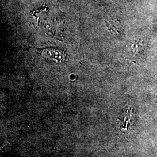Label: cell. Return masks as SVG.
<instances>
[{
    "instance_id": "obj_2",
    "label": "cell",
    "mask_w": 157,
    "mask_h": 157,
    "mask_svg": "<svg viewBox=\"0 0 157 157\" xmlns=\"http://www.w3.org/2000/svg\"><path fill=\"white\" fill-rule=\"evenodd\" d=\"M47 12H48V9L45 8V7L41 8L34 10L32 12V15L36 22H39L41 19H41V17H45Z\"/></svg>"
},
{
    "instance_id": "obj_1",
    "label": "cell",
    "mask_w": 157,
    "mask_h": 157,
    "mask_svg": "<svg viewBox=\"0 0 157 157\" xmlns=\"http://www.w3.org/2000/svg\"><path fill=\"white\" fill-rule=\"evenodd\" d=\"M41 56L48 60L54 63H60L65 59V54L62 51L56 48H46L41 52Z\"/></svg>"
}]
</instances>
